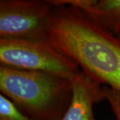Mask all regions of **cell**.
I'll list each match as a JSON object with an SVG mask.
<instances>
[{
    "instance_id": "8992f818",
    "label": "cell",
    "mask_w": 120,
    "mask_h": 120,
    "mask_svg": "<svg viewBox=\"0 0 120 120\" xmlns=\"http://www.w3.org/2000/svg\"><path fill=\"white\" fill-rule=\"evenodd\" d=\"M66 4L80 9L114 35L120 33V0H67Z\"/></svg>"
},
{
    "instance_id": "3957f363",
    "label": "cell",
    "mask_w": 120,
    "mask_h": 120,
    "mask_svg": "<svg viewBox=\"0 0 120 120\" xmlns=\"http://www.w3.org/2000/svg\"><path fill=\"white\" fill-rule=\"evenodd\" d=\"M0 65L43 71L71 79L81 69L48 40L0 39Z\"/></svg>"
},
{
    "instance_id": "52a82bcc",
    "label": "cell",
    "mask_w": 120,
    "mask_h": 120,
    "mask_svg": "<svg viewBox=\"0 0 120 120\" xmlns=\"http://www.w3.org/2000/svg\"><path fill=\"white\" fill-rule=\"evenodd\" d=\"M0 120H34L24 115L15 105L0 94Z\"/></svg>"
},
{
    "instance_id": "5b68a950",
    "label": "cell",
    "mask_w": 120,
    "mask_h": 120,
    "mask_svg": "<svg viewBox=\"0 0 120 120\" xmlns=\"http://www.w3.org/2000/svg\"><path fill=\"white\" fill-rule=\"evenodd\" d=\"M70 81L72 98L68 110L60 120H96L94 105L105 99L101 84L82 69Z\"/></svg>"
},
{
    "instance_id": "9c48e42d",
    "label": "cell",
    "mask_w": 120,
    "mask_h": 120,
    "mask_svg": "<svg viewBox=\"0 0 120 120\" xmlns=\"http://www.w3.org/2000/svg\"><path fill=\"white\" fill-rule=\"evenodd\" d=\"M117 35H118V36H119V37H120V34H119Z\"/></svg>"
},
{
    "instance_id": "7a4b0ae2",
    "label": "cell",
    "mask_w": 120,
    "mask_h": 120,
    "mask_svg": "<svg viewBox=\"0 0 120 120\" xmlns=\"http://www.w3.org/2000/svg\"><path fill=\"white\" fill-rule=\"evenodd\" d=\"M0 91L34 120H60L70 105V79L56 74L0 65Z\"/></svg>"
},
{
    "instance_id": "ba28073f",
    "label": "cell",
    "mask_w": 120,
    "mask_h": 120,
    "mask_svg": "<svg viewBox=\"0 0 120 120\" xmlns=\"http://www.w3.org/2000/svg\"><path fill=\"white\" fill-rule=\"evenodd\" d=\"M105 99L109 104L116 120H120V95L107 86L103 87Z\"/></svg>"
},
{
    "instance_id": "6da1fadb",
    "label": "cell",
    "mask_w": 120,
    "mask_h": 120,
    "mask_svg": "<svg viewBox=\"0 0 120 120\" xmlns=\"http://www.w3.org/2000/svg\"><path fill=\"white\" fill-rule=\"evenodd\" d=\"M48 41L100 84L120 95V37L78 8L55 5L47 26Z\"/></svg>"
},
{
    "instance_id": "277c9868",
    "label": "cell",
    "mask_w": 120,
    "mask_h": 120,
    "mask_svg": "<svg viewBox=\"0 0 120 120\" xmlns=\"http://www.w3.org/2000/svg\"><path fill=\"white\" fill-rule=\"evenodd\" d=\"M49 0H1L0 39L48 40Z\"/></svg>"
}]
</instances>
